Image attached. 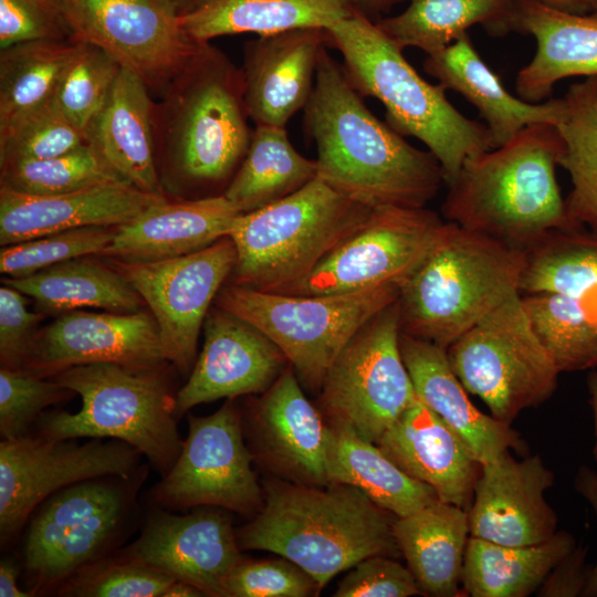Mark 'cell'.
Returning <instances> with one entry per match:
<instances>
[{
  "instance_id": "1",
  "label": "cell",
  "mask_w": 597,
  "mask_h": 597,
  "mask_svg": "<svg viewBox=\"0 0 597 597\" xmlns=\"http://www.w3.org/2000/svg\"><path fill=\"white\" fill-rule=\"evenodd\" d=\"M362 97L324 46L304 107V128L317 149V177L371 208L426 207L446 184L439 161L378 119Z\"/></svg>"
},
{
  "instance_id": "2",
  "label": "cell",
  "mask_w": 597,
  "mask_h": 597,
  "mask_svg": "<svg viewBox=\"0 0 597 597\" xmlns=\"http://www.w3.org/2000/svg\"><path fill=\"white\" fill-rule=\"evenodd\" d=\"M263 491L262 509L237 532L240 549L285 557L322 588L364 558L400 554L392 532L396 516L350 484L272 478Z\"/></svg>"
},
{
  "instance_id": "3",
  "label": "cell",
  "mask_w": 597,
  "mask_h": 597,
  "mask_svg": "<svg viewBox=\"0 0 597 597\" xmlns=\"http://www.w3.org/2000/svg\"><path fill=\"white\" fill-rule=\"evenodd\" d=\"M563 148L556 125L536 123L467 158L448 185L443 217L521 251L552 230L579 228L568 219L556 179Z\"/></svg>"
},
{
  "instance_id": "4",
  "label": "cell",
  "mask_w": 597,
  "mask_h": 597,
  "mask_svg": "<svg viewBox=\"0 0 597 597\" xmlns=\"http://www.w3.org/2000/svg\"><path fill=\"white\" fill-rule=\"evenodd\" d=\"M326 32L353 87L384 105L386 123L397 133L428 147L447 185L467 158L493 148L488 126L462 115L441 84L423 80L376 22L353 12Z\"/></svg>"
},
{
  "instance_id": "5",
  "label": "cell",
  "mask_w": 597,
  "mask_h": 597,
  "mask_svg": "<svg viewBox=\"0 0 597 597\" xmlns=\"http://www.w3.org/2000/svg\"><path fill=\"white\" fill-rule=\"evenodd\" d=\"M446 231L397 301L400 333L448 348L521 294L524 251L447 221Z\"/></svg>"
},
{
  "instance_id": "6",
  "label": "cell",
  "mask_w": 597,
  "mask_h": 597,
  "mask_svg": "<svg viewBox=\"0 0 597 597\" xmlns=\"http://www.w3.org/2000/svg\"><path fill=\"white\" fill-rule=\"evenodd\" d=\"M81 397L78 411L46 412L36 420L48 439L111 438L144 454L164 476L177 460L176 395L158 368L98 363L69 368L53 377Z\"/></svg>"
},
{
  "instance_id": "7",
  "label": "cell",
  "mask_w": 597,
  "mask_h": 597,
  "mask_svg": "<svg viewBox=\"0 0 597 597\" xmlns=\"http://www.w3.org/2000/svg\"><path fill=\"white\" fill-rule=\"evenodd\" d=\"M374 208L321 178L243 213L229 233L237 251L232 284L275 292L307 275Z\"/></svg>"
},
{
  "instance_id": "8",
  "label": "cell",
  "mask_w": 597,
  "mask_h": 597,
  "mask_svg": "<svg viewBox=\"0 0 597 597\" xmlns=\"http://www.w3.org/2000/svg\"><path fill=\"white\" fill-rule=\"evenodd\" d=\"M396 287L344 294L289 295L229 283L214 305L268 336L286 356L301 385L320 391L331 366L377 313L395 303Z\"/></svg>"
},
{
  "instance_id": "9",
  "label": "cell",
  "mask_w": 597,
  "mask_h": 597,
  "mask_svg": "<svg viewBox=\"0 0 597 597\" xmlns=\"http://www.w3.org/2000/svg\"><path fill=\"white\" fill-rule=\"evenodd\" d=\"M171 147L179 175L193 186H214L234 175L252 132L240 70L206 43L175 80Z\"/></svg>"
},
{
  "instance_id": "10",
  "label": "cell",
  "mask_w": 597,
  "mask_h": 597,
  "mask_svg": "<svg viewBox=\"0 0 597 597\" xmlns=\"http://www.w3.org/2000/svg\"><path fill=\"white\" fill-rule=\"evenodd\" d=\"M447 355L465 390L507 425L524 409L545 402L557 388L561 371L536 337L521 294L464 332Z\"/></svg>"
},
{
  "instance_id": "11",
  "label": "cell",
  "mask_w": 597,
  "mask_h": 597,
  "mask_svg": "<svg viewBox=\"0 0 597 597\" xmlns=\"http://www.w3.org/2000/svg\"><path fill=\"white\" fill-rule=\"evenodd\" d=\"M447 223L426 207H376L307 275L275 292L328 295L376 287L401 291L433 251Z\"/></svg>"
},
{
  "instance_id": "12",
  "label": "cell",
  "mask_w": 597,
  "mask_h": 597,
  "mask_svg": "<svg viewBox=\"0 0 597 597\" xmlns=\"http://www.w3.org/2000/svg\"><path fill=\"white\" fill-rule=\"evenodd\" d=\"M397 301L355 334L318 391L317 407L327 422L375 443L417 399L400 353Z\"/></svg>"
},
{
  "instance_id": "13",
  "label": "cell",
  "mask_w": 597,
  "mask_h": 597,
  "mask_svg": "<svg viewBox=\"0 0 597 597\" xmlns=\"http://www.w3.org/2000/svg\"><path fill=\"white\" fill-rule=\"evenodd\" d=\"M243 432L233 399L209 416L190 415L180 453L154 489L155 502L175 510L214 506L245 516L259 513L264 491Z\"/></svg>"
},
{
  "instance_id": "14",
  "label": "cell",
  "mask_w": 597,
  "mask_h": 597,
  "mask_svg": "<svg viewBox=\"0 0 597 597\" xmlns=\"http://www.w3.org/2000/svg\"><path fill=\"white\" fill-rule=\"evenodd\" d=\"M142 453L130 444L98 438L22 436L0 442V540H13L36 507L71 484L106 476L128 479Z\"/></svg>"
},
{
  "instance_id": "15",
  "label": "cell",
  "mask_w": 597,
  "mask_h": 597,
  "mask_svg": "<svg viewBox=\"0 0 597 597\" xmlns=\"http://www.w3.org/2000/svg\"><path fill=\"white\" fill-rule=\"evenodd\" d=\"M237 262L233 241L224 237L199 251L158 261L112 259L149 307L165 359L182 373L193 367L200 329Z\"/></svg>"
},
{
  "instance_id": "16",
  "label": "cell",
  "mask_w": 597,
  "mask_h": 597,
  "mask_svg": "<svg viewBox=\"0 0 597 597\" xmlns=\"http://www.w3.org/2000/svg\"><path fill=\"white\" fill-rule=\"evenodd\" d=\"M71 38L95 45L147 84L174 81L206 43L184 31L168 0H64Z\"/></svg>"
},
{
  "instance_id": "17",
  "label": "cell",
  "mask_w": 597,
  "mask_h": 597,
  "mask_svg": "<svg viewBox=\"0 0 597 597\" xmlns=\"http://www.w3.org/2000/svg\"><path fill=\"white\" fill-rule=\"evenodd\" d=\"M165 362L153 315L143 311L75 310L39 329L21 371L51 378L82 365L113 363L132 368H158Z\"/></svg>"
},
{
  "instance_id": "18",
  "label": "cell",
  "mask_w": 597,
  "mask_h": 597,
  "mask_svg": "<svg viewBox=\"0 0 597 597\" xmlns=\"http://www.w3.org/2000/svg\"><path fill=\"white\" fill-rule=\"evenodd\" d=\"M245 425L254 462L273 478L310 485L332 483L328 423L305 396L291 364L252 401Z\"/></svg>"
},
{
  "instance_id": "19",
  "label": "cell",
  "mask_w": 597,
  "mask_h": 597,
  "mask_svg": "<svg viewBox=\"0 0 597 597\" xmlns=\"http://www.w3.org/2000/svg\"><path fill=\"white\" fill-rule=\"evenodd\" d=\"M229 511L203 506L190 514L154 512L124 554L205 596L228 597V578L242 558Z\"/></svg>"
},
{
  "instance_id": "20",
  "label": "cell",
  "mask_w": 597,
  "mask_h": 597,
  "mask_svg": "<svg viewBox=\"0 0 597 597\" xmlns=\"http://www.w3.org/2000/svg\"><path fill=\"white\" fill-rule=\"evenodd\" d=\"M205 342L187 383L176 394V416L197 405L268 390L290 365L261 331L218 307L203 323Z\"/></svg>"
},
{
  "instance_id": "21",
  "label": "cell",
  "mask_w": 597,
  "mask_h": 597,
  "mask_svg": "<svg viewBox=\"0 0 597 597\" xmlns=\"http://www.w3.org/2000/svg\"><path fill=\"white\" fill-rule=\"evenodd\" d=\"M553 484L554 473L540 454L516 460L506 452L483 463L468 510L470 536L509 546L547 541L558 523L544 499Z\"/></svg>"
},
{
  "instance_id": "22",
  "label": "cell",
  "mask_w": 597,
  "mask_h": 597,
  "mask_svg": "<svg viewBox=\"0 0 597 597\" xmlns=\"http://www.w3.org/2000/svg\"><path fill=\"white\" fill-rule=\"evenodd\" d=\"M324 29L302 28L261 35L243 48L240 70L245 108L255 126L284 127L306 106L315 83Z\"/></svg>"
},
{
  "instance_id": "23",
  "label": "cell",
  "mask_w": 597,
  "mask_h": 597,
  "mask_svg": "<svg viewBox=\"0 0 597 597\" xmlns=\"http://www.w3.org/2000/svg\"><path fill=\"white\" fill-rule=\"evenodd\" d=\"M161 200L164 196L124 180L57 195H30L1 186L0 244L84 227H118Z\"/></svg>"
},
{
  "instance_id": "24",
  "label": "cell",
  "mask_w": 597,
  "mask_h": 597,
  "mask_svg": "<svg viewBox=\"0 0 597 597\" xmlns=\"http://www.w3.org/2000/svg\"><path fill=\"white\" fill-rule=\"evenodd\" d=\"M376 444L406 474L432 488L441 502L470 509L482 463L418 397Z\"/></svg>"
},
{
  "instance_id": "25",
  "label": "cell",
  "mask_w": 597,
  "mask_h": 597,
  "mask_svg": "<svg viewBox=\"0 0 597 597\" xmlns=\"http://www.w3.org/2000/svg\"><path fill=\"white\" fill-rule=\"evenodd\" d=\"M241 214L223 193L174 203L165 199L118 226L102 255L158 261L189 254L229 237Z\"/></svg>"
},
{
  "instance_id": "26",
  "label": "cell",
  "mask_w": 597,
  "mask_h": 597,
  "mask_svg": "<svg viewBox=\"0 0 597 597\" xmlns=\"http://www.w3.org/2000/svg\"><path fill=\"white\" fill-rule=\"evenodd\" d=\"M511 31L531 34L536 42L532 61L516 76L522 100L541 103L563 78L597 76V12L575 14L536 0H515Z\"/></svg>"
},
{
  "instance_id": "27",
  "label": "cell",
  "mask_w": 597,
  "mask_h": 597,
  "mask_svg": "<svg viewBox=\"0 0 597 597\" xmlns=\"http://www.w3.org/2000/svg\"><path fill=\"white\" fill-rule=\"evenodd\" d=\"M400 353L417 397L437 413L483 464L526 444L511 425L480 411L453 373L447 349L400 333Z\"/></svg>"
},
{
  "instance_id": "28",
  "label": "cell",
  "mask_w": 597,
  "mask_h": 597,
  "mask_svg": "<svg viewBox=\"0 0 597 597\" xmlns=\"http://www.w3.org/2000/svg\"><path fill=\"white\" fill-rule=\"evenodd\" d=\"M423 69L446 90L458 92L478 108L486 122L493 148L528 125H556L561 117L563 97L530 103L507 92L498 74L481 59L468 32L444 49L427 54Z\"/></svg>"
},
{
  "instance_id": "29",
  "label": "cell",
  "mask_w": 597,
  "mask_h": 597,
  "mask_svg": "<svg viewBox=\"0 0 597 597\" xmlns=\"http://www.w3.org/2000/svg\"><path fill=\"white\" fill-rule=\"evenodd\" d=\"M86 140L125 181L163 196L154 159L150 101L146 83L134 71L119 67Z\"/></svg>"
},
{
  "instance_id": "30",
  "label": "cell",
  "mask_w": 597,
  "mask_h": 597,
  "mask_svg": "<svg viewBox=\"0 0 597 597\" xmlns=\"http://www.w3.org/2000/svg\"><path fill=\"white\" fill-rule=\"evenodd\" d=\"M394 537L422 595L454 597L470 537L468 511L437 501L396 517Z\"/></svg>"
},
{
  "instance_id": "31",
  "label": "cell",
  "mask_w": 597,
  "mask_h": 597,
  "mask_svg": "<svg viewBox=\"0 0 597 597\" xmlns=\"http://www.w3.org/2000/svg\"><path fill=\"white\" fill-rule=\"evenodd\" d=\"M347 0H192L179 12L186 34L198 43L240 33L259 36L331 25L352 14Z\"/></svg>"
},
{
  "instance_id": "32",
  "label": "cell",
  "mask_w": 597,
  "mask_h": 597,
  "mask_svg": "<svg viewBox=\"0 0 597 597\" xmlns=\"http://www.w3.org/2000/svg\"><path fill=\"white\" fill-rule=\"evenodd\" d=\"M327 423L331 482L359 489L396 517L440 501L432 488L406 474L375 442L347 427Z\"/></svg>"
},
{
  "instance_id": "33",
  "label": "cell",
  "mask_w": 597,
  "mask_h": 597,
  "mask_svg": "<svg viewBox=\"0 0 597 597\" xmlns=\"http://www.w3.org/2000/svg\"><path fill=\"white\" fill-rule=\"evenodd\" d=\"M572 534L557 531L545 542L509 546L470 536L461 583L471 597H526L575 546Z\"/></svg>"
},
{
  "instance_id": "34",
  "label": "cell",
  "mask_w": 597,
  "mask_h": 597,
  "mask_svg": "<svg viewBox=\"0 0 597 597\" xmlns=\"http://www.w3.org/2000/svg\"><path fill=\"white\" fill-rule=\"evenodd\" d=\"M33 298L45 312L65 313L85 307L115 313L140 312L139 294L114 268L84 256L45 268L25 277L2 280Z\"/></svg>"
},
{
  "instance_id": "35",
  "label": "cell",
  "mask_w": 597,
  "mask_h": 597,
  "mask_svg": "<svg viewBox=\"0 0 597 597\" xmlns=\"http://www.w3.org/2000/svg\"><path fill=\"white\" fill-rule=\"evenodd\" d=\"M317 174L316 159L300 154L284 127L255 126L244 158L222 193L248 213L292 195Z\"/></svg>"
},
{
  "instance_id": "36",
  "label": "cell",
  "mask_w": 597,
  "mask_h": 597,
  "mask_svg": "<svg viewBox=\"0 0 597 597\" xmlns=\"http://www.w3.org/2000/svg\"><path fill=\"white\" fill-rule=\"evenodd\" d=\"M515 0H410L400 14L376 22L399 48L438 52L468 28L481 24L492 35L511 32Z\"/></svg>"
},
{
  "instance_id": "37",
  "label": "cell",
  "mask_w": 597,
  "mask_h": 597,
  "mask_svg": "<svg viewBox=\"0 0 597 597\" xmlns=\"http://www.w3.org/2000/svg\"><path fill=\"white\" fill-rule=\"evenodd\" d=\"M520 292L570 296L597 316V233L579 227L544 234L524 251Z\"/></svg>"
},
{
  "instance_id": "38",
  "label": "cell",
  "mask_w": 597,
  "mask_h": 597,
  "mask_svg": "<svg viewBox=\"0 0 597 597\" xmlns=\"http://www.w3.org/2000/svg\"><path fill=\"white\" fill-rule=\"evenodd\" d=\"M556 126L564 140L558 166L572 180L565 199L568 219L597 233V76L568 88Z\"/></svg>"
},
{
  "instance_id": "39",
  "label": "cell",
  "mask_w": 597,
  "mask_h": 597,
  "mask_svg": "<svg viewBox=\"0 0 597 597\" xmlns=\"http://www.w3.org/2000/svg\"><path fill=\"white\" fill-rule=\"evenodd\" d=\"M78 42L40 39L19 42L0 53V128L53 98Z\"/></svg>"
},
{
  "instance_id": "40",
  "label": "cell",
  "mask_w": 597,
  "mask_h": 597,
  "mask_svg": "<svg viewBox=\"0 0 597 597\" xmlns=\"http://www.w3.org/2000/svg\"><path fill=\"white\" fill-rule=\"evenodd\" d=\"M521 298L536 337L561 373L597 366V316L584 302L557 293Z\"/></svg>"
},
{
  "instance_id": "41",
  "label": "cell",
  "mask_w": 597,
  "mask_h": 597,
  "mask_svg": "<svg viewBox=\"0 0 597 597\" xmlns=\"http://www.w3.org/2000/svg\"><path fill=\"white\" fill-rule=\"evenodd\" d=\"M106 476L71 484L53 493L29 522L23 561L33 575L64 536L78 523L127 499L124 490Z\"/></svg>"
},
{
  "instance_id": "42",
  "label": "cell",
  "mask_w": 597,
  "mask_h": 597,
  "mask_svg": "<svg viewBox=\"0 0 597 597\" xmlns=\"http://www.w3.org/2000/svg\"><path fill=\"white\" fill-rule=\"evenodd\" d=\"M115 180L124 179L88 143L60 156L1 166V186L30 195L64 193Z\"/></svg>"
},
{
  "instance_id": "43",
  "label": "cell",
  "mask_w": 597,
  "mask_h": 597,
  "mask_svg": "<svg viewBox=\"0 0 597 597\" xmlns=\"http://www.w3.org/2000/svg\"><path fill=\"white\" fill-rule=\"evenodd\" d=\"M77 42L51 102L86 136L106 102L121 65L104 50Z\"/></svg>"
},
{
  "instance_id": "44",
  "label": "cell",
  "mask_w": 597,
  "mask_h": 597,
  "mask_svg": "<svg viewBox=\"0 0 597 597\" xmlns=\"http://www.w3.org/2000/svg\"><path fill=\"white\" fill-rule=\"evenodd\" d=\"M86 143V136L50 102L0 128V164L51 158Z\"/></svg>"
},
{
  "instance_id": "45",
  "label": "cell",
  "mask_w": 597,
  "mask_h": 597,
  "mask_svg": "<svg viewBox=\"0 0 597 597\" xmlns=\"http://www.w3.org/2000/svg\"><path fill=\"white\" fill-rule=\"evenodd\" d=\"M117 227H84L4 245L0 250V271L11 279L25 277L54 264L102 255Z\"/></svg>"
},
{
  "instance_id": "46",
  "label": "cell",
  "mask_w": 597,
  "mask_h": 597,
  "mask_svg": "<svg viewBox=\"0 0 597 597\" xmlns=\"http://www.w3.org/2000/svg\"><path fill=\"white\" fill-rule=\"evenodd\" d=\"M175 580L123 553L84 566L63 582L61 593L81 597H164Z\"/></svg>"
},
{
  "instance_id": "47",
  "label": "cell",
  "mask_w": 597,
  "mask_h": 597,
  "mask_svg": "<svg viewBox=\"0 0 597 597\" xmlns=\"http://www.w3.org/2000/svg\"><path fill=\"white\" fill-rule=\"evenodd\" d=\"M76 395L53 378H41L7 367L0 369V433L2 439L28 434L33 421L54 404Z\"/></svg>"
},
{
  "instance_id": "48",
  "label": "cell",
  "mask_w": 597,
  "mask_h": 597,
  "mask_svg": "<svg viewBox=\"0 0 597 597\" xmlns=\"http://www.w3.org/2000/svg\"><path fill=\"white\" fill-rule=\"evenodd\" d=\"M244 559L232 569L228 597H310L323 589L317 580L292 561Z\"/></svg>"
},
{
  "instance_id": "49",
  "label": "cell",
  "mask_w": 597,
  "mask_h": 597,
  "mask_svg": "<svg viewBox=\"0 0 597 597\" xmlns=\"http://www.w3.org/2000/svg\"><path fill=\"white\" fill-rule=\"evenodd\" d=\"M71 38L64 0H0V48L40 39Z\"/></svg>"
},
{
  "instance_id": "50",
  "label": "cell",
  "mask_w": 597,
  "mask_h": 597,
  "mask_svg": "<svg viewBox=\"0 0 597 597\" xmlns=\"http://www.w3.org/2000/svg\"><path fill=\"white\" fill-rule=\"evenodd\" d=\"M422 595L407 566L387 555H373L354 565L339 582L335 597H409Z\"/></svg>"
},
{
  "instance_id": "51",
  "label": "cell",
  "mask_w": 597,
  "mask_h": 597,
  "mask_svg": "<svg viewBox=\"0 0 597 597\" xmlns=\"http://www.w3.org/2000/svg\"><path fill=\"white\" fill-rule=\"evenodd\" d=\"M25 295L4 284L0 287L1 367L21 370L39 332L41 314L28 310Z\"/></svg>"
},
{
  "instance_id": "52",
  "label": "cell",
  "mask_w": 597,
  "mask_h": 597,
  "mask_svg": "<svg viewBox=\"0 0 597 597\" xmlns=\"http://www.w3.org/2000/svg\"><path fill=\"white\" fill-rule=\"evenodd\" d=\"M587 547L576 545L551 570L541 587L542 597H577L584 596L589 567L586 565Z\"/></svg>"
},
{
  "instance_id": "53",
  "label": "cell",
  "mask_w": 597,
  "mask_h": 597,
  "mask_svg": "<svg viewBox=\"0 0 597 597\" xmlns=\"http://www.w3.org/2000/svg\"><path fill=\"white\" fill-rule=\"evenodd\" d=\"M574 488L588 502L597 517V470L582 465L574 478ZM584 596L597 597V562L589 569Z\"/></svg>"
},
{
  "instance_id": "54",
  "label": "cell",
  "mask_w": 597,
  "mask_h": 597,
  "mask_svg": "<svg viewBox=\"0 0 597 597\" xmlns=\"http://www.w3.org/2000/svg\"><path fill=\"white\" fill-rule=\"evenodd\" d=\"M18 568L9 562L2 561L0 564V596L1 597H30L35 595V590H23L18 586Z\"/></svg>"
},
{
  "instance_id": "55",
  "label": "cell",
  "mask_w": 597,
  "mask_h": 597,
  "mask_svg": "<svg viewBox=\"0 0 597 597\" xmlns=\"http://www.w3.org/2000/svg\"><path fill=\"white\" fill-rule=\"evenodd\" d=\"M353 12L377 22L380 15L404 0H347Z\"/></svg>"
},
{
  "instance_id": "56",
  "label": "cell",
  "mask_w": 597,
  "mask_h": 597,
  "mask_svg": "<svg viewBox=\"0 0 597 597\" xmlns=\"http://www.w3.org/2000/svg\"><path fill=\"white\" fill-rule=\"evenodd\" d=\"M547 7L575 14L597 12V0H536Z\"/></svg>"
},
{
  "instance_id": "57",
  "label": "cell",
  "mask_w": 597,
  "mask_h": 597,
  "mask_svg": "<svg viewBox=\"0 0 597 597\" xmlns=\"http://www.w3.org/2000/svg\"><path fill=\"white\" fill-rule=\"evenodd\" d=\"M205 596L200 589H198L196 586L180 582L175 580L169 585L167 590L164 594V597H200Z\"/></svg>"
},
{
  "instance_id": "58",
  "label": "cell",
  "mask_w": 597,
  "mask_h": 597,
  "mask_svg": "<svg viewBox=\"0 0 597 597\" xmlns=\"http://www.w3.org/2000/svg\"><path fill=\"white\" fill-rule=\"evenodd\" d=\"M588 391H589V402L594 416V432H595V443L593 447V455L595 460L597 459V373H591L587 379Z\"/></svg>"
},
{
  "instance_id": "59",
  "label": "cell",
  "mask_w": 597,
  "mask_h": 597,
  "mask_svg": "<svg viewBox=\"0 0 597 597\" xmlns=\"http://www.w3.org/2000/svg\"><path fill=\"white\" fill-rule=\"evenodd\" d=\"M169 2H171L178 10L179 12L187 9L192 0H168Z\"/></svg>"
}]
</instances>
